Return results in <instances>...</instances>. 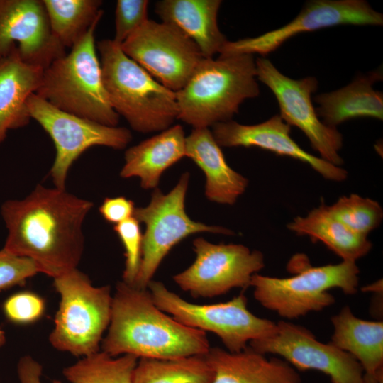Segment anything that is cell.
I'll list each match as a JSON object with an SVG mask.
<instances>
[{
    "mask_svg": "<svg viewBox=\"0 0 383 383\" xmlns=\"http://www.w3.org/2000/svg\"><path fill=\"white\" fill-rule=\"evenodd\" d=\"M333 333L331 343L349 353L364 372L382 382L383 323L362 320L344 306L331 318Z\"/></svg>",
    "mask_w": 383,
    "mask_h": 383,
    "instance_id": "cell-24",
    "label": "cell"
},
{
    "mask_svg": "<svg viewBox=\"0 0 383 383\" xmlns=\"http://www.w3.org/2000/svg\"><path fill=\"white\" fill-rule=\"evenodd\" d=\"M51 32L66 49L72 48L100 21L101 0H43Z\"/></svg>",
    "mask_w": 383,
    "mask_h": 383,
    "instance_id": "cell-26",
    "label": "cell"
},
{
    "mask_svg": "<svg viewBox=\"0 0 383 383\" xmlns=\"http://www.w3.org/2000/svg\"><path fill=\"white\" fill-rule=\"evenodd\" d=\"M121 48L157 82L174 92L184 87L204 58L194 42L177 28L150 19Z\"/></svg>",
    "mask_w": 383,
    "mask_h": 383,
    "instance_id": "cell-12",
    "label": "cell"
},
{
    "mask_svg": "<svg viewBox=\"0 0 383 383\" xmlns=\"http://www.w3.org/2000/svg\"><path fill=\"white\" fill-rule=\"evenodd\" d=\"M103 83L118 116L141 133L161 132L178 118L176 92L127 56L112 39L97 42Z\"/></svg>",
    "mask_w": 383,
    "mask_h": 383,
    "instance_id": "cell-4",
    "label": "cell"
},
{
    "mask_svg": "<svg viewBox=\"0 0 383 383\" xmlns=\"http://www.w3.org/2000/svg\"><path fill=\"white\" fill-rule=\"evenodd\" d=\"M221 0H161L155 11L162 22L170 24L191 39L204 58H213L228 41L218 25Z\"/></svg>",
    "mask_w": 383,
    "mask_h": 383,
    "instance_id": "cell-20",
    "label": "cell"
},
{
    "mask_svg": "<svg viewBox=\"0 0 383 383\" xmlns=\"http://www.w3.org/2000/svg\"><path fill=\"white\" fill-rule=\"evenodd\" d=\"M211 133L220 147H257L308 164L328 180L342 182L348 177L343 168L301 148L290 136L291 126L279 115L254 125L232 120L218 123L212 126Z\"/></svg>",
    "mask_w": 383,
    "mask_h": 383,
    "instance_id": "cell-17",
    "label": "cell"
},
{
    "mask_svg": "<svg viewBox=\"0 0 383 383\" xmlns=\"http://www.w3.org/2000/svg\"><path fill=\"white\" fill-rule=\"evenodd\" d=\"M148 0H118L115 9V35L112 39L121 45L148 18Z\"/></svg>",
    "mask_w": 383,
    "mask_h": 383,
    "instance_id": "cell-31",
    "label": "cell"
},
{
    "mask_svg": "<svg viewBox=\"0 0 383 383\" xmlns=\"http://www.w3.org/2000/svg\"><path fill=\"white\" fill-rule=\"evenodd\" d=\"M328 208L349 229L365 237L379 226L383 218L377 201L355 194L340 197Z\"/></svg>",
    "mask_w": 383,
    "mask_h": 383,
    "instance_id": "cell-29",
    "label": "cell"
},
{
    "mask_svg": "<svg viewBox=\"0 0 383 383\" xmlns=\"http://www.w3.org/2000/svg\"><path fill=\"white\" fill-rule=\"evenodd\" d=\"M99 21L90 27L69 53L44 70L35 94L62 111L117 126L120 116L107 96L95 42Z\"/></svg>",
    "mask_w": 383,
    "mask_h": 383,
    "instance_id": "cell-5",
    "label": "cell"
},
{
    "mask_svg": "<svg viewBox=\"0 0 383 383\" xmlns=\"http://www.w3.org/2000/svg\"><path fill=\"white\" fill-rule=\"evenodd\" d=\"M44 300L31 292H20L9 296L4 303L6 317L17 324H29L39 320L45 312Z\"/></svg>",
    "mask_w": 383,
    "mask_h": 383,
    "instance_id": "cell-32",
    "label": "cell"
},
{
    "mask_svg": "<svg viewBox=\"0 0 383 383\" xmlns=\"http://www.w3.org/2000/svg\"><path fill=\"white\" fill-rule=\"evenodd\" d=\"M42 365L32 357L26 355L20 358L17 365V373L21 383H42ZM52 383H62L54 380Z\"/></svg>",
    "mask_w": 383,
    "mask_h": 383,
    "instance_id": "cell-35",
    "label": "cell"
},
{
    "mask_svg": "<svg viewBox=\"0 0 383 383\" xmlns=\"http://www.w3.org/2000/svg\"><path fill=\"white\" fill-rule=\"evenodd\" d=\"M182 126H172L126 150L120 172L123 178L138 177L145 189L157 188L162 173L185 157Z\"/></svg>",
    "mask_w": 383,
    "mask_h": 383,
    "instance_id": "cell-22",
    "label": "cell"
},
{
    "mask_svg": "<svg viewBox=\"0 0 383 383\" xmlns=\"http://www.w3.org/2000/svg\"><path fill=\"white\" fill-rule=\"evenodd\" d=\"M383 15L363 0H313L289 23L259 36L227 41L219 55L259 54L276 50L292 37L340 25L382 26Z\"/></svg>",
    "mask_w": 383,
    "mask_h": 383,
    "instance_id": "cell-14",
    "label": "cell"
},
{
    "mask_svg": "<svg viewBox=\"0 0 383 383\" xmlns=\"http://www.w3.org/2000/svg\"><path fill=\"white\" fill-rule=\"evenodd\" d=\"M213 372L204 355L140 358L132 383H211Z\"/></svg>",
    "mask_w": 383,
    "mask_h": 383,
    "instance_id": "cell-27",
    "label": "cell"
},
{
    "mask_svg": "<svg viewBox=\"0 0 383 383\" xmlns=\"http://www.w3.org/2000/svg\"><path fill=\"white\" fill-rule=\"evenodd\" d=\"M259 94L254 55L203 58L176 92L177 119L193 128L212 127L232 120L243 102Z\"/></svg>",
    "mask_w": 383,
    "mask_h": 383,
    "instance_id": "cell-3",
    "label": "cell"
},
{
    "mask_svg": "<svg viewBox=\"0 0 383 383\" xmlns=\"http://www.w3.org/2000/svg\"><path fill=\"white\" fill-rule=\"evenodd\" d=\"M6 342V335L4 331L0 329V348L4 345Z\"/></svg>",
    "mask_w": 383,
    "mask_h": 383,
    "instance_id": "cell-37",
    "label": "cell"
},
{
    "mask_svg": "<svg viewBox=\"0 0 383 383\" xmlns=\"http://www.w3.org/2000/svg\"><path fill=\"white\" fill-rule=\"evenodd\" d=\"M257 80L266 85L277 99L280 117L290 126L299 128L321 159L340 167L343 160L339 154L343 135L335 128L320 120L312 104L311 95L318 89L314 77L294 79L283 74L265 57L255 60Z\"/></svg>",
    "mask_w": 383,
    "mask_h": 383,
    "instance_id": "cell-13",
    "label": "cell"
},
{
    "mask_svg": "<svg viewBox=\"0 0 383 383\" xmlns=\"http://www.w3.org/2000/svg\"><path fill=\"white\" fill-rule=\"evenodd\" d=\"M53 279L60 301L49 335L50 344L77 357L100 351L111 319L110 287H94L77 268Z\"/></svg>",
    "mask_w": 383,
    "mask_h": 383,
    "instance_id": "cell-6",
    "label": "cell"
},
{
    "mask_svg": "<svg viewBox=\"0 0 383 383\" xmlns=\"http://www.w3.org/2000/svg\"><path fill=\"white\" fill-rule=\"evenodd\" d=\"M93 206L65 188L38 184L25 198L1 204L7 230L2 249L30 259L39 272L59 277L77 268L84 247L83 226Z\"/></svg>",
    "mask_w": 383,
    "mask_h": 383,
    "instance_id": "cell-1",
    "label": "cell"
},
{
    "mask_svg": "<svg viewBox=\"0 0 383 383\" xmlns=\"http://www.w3.org/2000/svg\"><path fill=\"white\" fill-rule=\"evenodd\" d=\"M43 71L23 61L18 48L0 60V144L9 131L30 122L28 99L40 87Z\"/></svg>",
    "mask_w": 383,
    "mask_h": 383,
    "instance_id": "cell-21",
    "label": "cell"
},
{
    "mask_svg": "<svg viewBox=\"0 0 383 383\" xmlns=\"http://www.w3.org/2000/svg\"><path fill=\"white\" fill-rule=\"evenodd\" d=\"M185 157L205 174V195L211 201L233 205L245 192L248 179L228 165L209 128H193L186 136Z\"/></svg>",
    "mask_w": 383,
    "mask_h": 383,
    "instance_id": "cell-19",
    "label": "cell"
},
{
    "mask_svg": "<svg viewBox=\"0 0 383 383\" xmlns=\"http://www.w3.org/2000/svg\"><path fill=\"white\" fill-rule=\"evenodd\" d=\"M101 350L111 357L169 359L205 355L206 333L188 327L160 309L148 289L121 281L112 295L111 319Z\"/></svg>",
    "mask_w": 383,
    "mask_h": 383,
    "instance_id": "cell-2",
    "label": "cell"
},
{
    "mask_svg": "<svg viewBox=\"0 0 383 383\" xmlns=\"http://www.w3.org/2000/svg\"><path fill=\"white\" fill-rule=\"evenodd\" d=\"M27 106L31 119L41 126L55 145L56 155L50 175L56 187L65 188L70 169L87 149L105 146L122 150L132 139L125 127L104 125L62 111L35 93L28 98Z\"/></svg>",
    "mask_w": 383,
    "mask_h": 383,
    "instance_id": "cell-10",
    "label": "cell"
},
{
    "mask_svg": "<svg viewBox=\"0 0 383 383\" xmlns=\"http://www.w3.org/2000/svg\"><path fill=\"white\" fill-rule=\"evenodd\" d=\"M148 289L160 309L184 326L214 333L231 353L243 350L250 342L270 335L276 328V323L248 310L243 293L226 302L198 304L184 299L160 282L151 280Z\"/></svg>",
    "mask_w": 383,
    "mask_h": 383,
    "instance_id": "cell-8",
    "label": "cell"
},
{
    "mask_svg": "<svg viewBox=\"0 0 383 383\" xmlns=\"http://www.w3.org/2000/svg\"><path fill=\"white\" fill-rule=\"evenodd\" d=\"M363 383H382L376 377L367 373L364 374Z\"/></svg>",
    "mask_w": 383,
    "mask_h": 383,
    "instance_id": "cell-36",
    "label": "cell"
},
{
    "mask_svg": "<svg viewBox=\"0 0 383 383\" xmlns=\"http://www.w3.org/2000/svg\"><path fill=\"white\" fill-rule=\"evenodd\" d=\"M248 346L264 355L280 356L296 370L323 372L331 383H363L364 370L352 355L289 322L276 323L270 335L252 341Z\"/></svg>",
    "mask_w": 383,
    "mask_h": 383,
    "instance_id": "cell-15",
    "label": "cell"
},
{
    "mask_svg": "<svg viewBox=\"0 0 383 383\" xmlns=\"http://www.w3.org/2000/svg\"><path fill=\"white\" fill-rule=\"evenodd\" d=\"M380 71L371 72L357 77L347 86L327 93L316 95L314 101L318 117L331 127L352 118H383V94L373 85L380 79Z\"/></svg>",
    "mask_w": 383,
    "mask_h": 383,
    "instance_id": "cell-23",
    "label": "cell"
},
{
    "mask_svg": "<svg viewBox=\"0 0 383 383\" xmlns=\"http://www.w3.org/2000/svg\"><path fill=\"white\" fill-rule=\"evenodd\" d=\"M194 262L173 277L194 297L213 298L234 288L250 287L252 276L265 266L263 254L241 244H213L203 238L193 240Z\"/></svg>",
    "mask_w": 383,
    "mask_h": 383,
    "instance_id": "cell-11",
    "label": "cell"
},
{
    "mask_svg": "<svg viewBox=\"0 0 383 383\" xmlns=\"http://www.w3.org/2000/svg\"><path fill=\"white\" fill-rule=\"evenodd\" d=\"M204 357L213 372L211 383H301L287 362L267 358L249 346L237 353L211 347Z\"/></svg>",
    "mask_w": 383,
    "mask_h": 383,
    "instance_id": "cell-18",
    "label": "cell"
},
{
    "mask_svg": "<svg viewBox=\"0 0 383 383\" xmlns=\"http://www.w3.org/2000/svg\"><path fill=\"white\" fill-rule=\"evenodd\" d=\"M287 228L299 235H306L323 243L343 261L355 262L367 255L372 244L340 221L324 203L306 216H296Z\"/></svg>",
    "mask_w": 383,
    "mask_h": 383,
    "instance_id": "cell-25",
    "label": "cell"
},
{
    "mask_svg": "<svg viewBox=\"0 0 383 383\" xmlns=\"http://www.w3.org/2000/svg\"><path fill=\"white\" fill-rule=\"evenodd\" d=\"M38 273V269L30 259L0 250V292L22 285Z\"/></svg>",
    "mask_w": 383,
    "mask_h": 383,
    "instance_id": "cell-33",
    "label": "cell"
},
{
    "mask_svg": "<svg viewBox=\"0 0 383 383\" xmlns=\"http://www.w3.org/2000/svg\"><path fill=\"white\" fill-rule=\"evenodd\" d=\"M189 174L184 173L175 187L167 194L155 188L150 203L135 207L133 217L145 224L143 234L142 258L138 273L132 284L139 289L148 285L162 261L182 240L198 233L232 235V231L218 226L192 220L185 211L184 201Z\"/></svg>",
    "mask_w": 383,
    "mask_h": 383,
    "instance_id": "cell-9",
    "label": "cell"
},
{
    "mask_svg": "<svg viewBox=\"0 0 383 383\" xmlns=\"http://www.w3.org/2000/svg\"><path fill=\"white\" fill-rule=\"evenodd\" d=\"M134 202L124 196L105 198L99 211L101 216L109 223L118 224L133 217Z\"/></svg>",
    "mask_w": 383,
    "mask_h": 383,
    "instance_id": "cell-34",
    "label": "cell"
},
{
    "mask_svg": "<svg viewBox=\"0 0 383 383\" xmlns=\"http://www.w3.org/2000/svg\"><path fill=\"white\" fill-rule=\"evenodd\" d=\"M138 360L132 355L111 357L100 350L64 368L62 373L70 383H132Z\"/></svg>",
    "mask_w": 383,
    "mask_h": 383,
    "instance_id": "cell-28",
    "label": "cell"
},
{
    "mask_svg": "<svg viewBox=\"0 0 383 383\" xmlns=\"http://www.w3.org/2000/svg\"><path fill=\"white\" fill-rule=\"evenodd\" d=\"M125 250V268L123 282L132 285L138 273L143 247V234L140 223L134 218H130L113 227Z\"/></svg>",
    "mask_w": 383,
    "mask_h": 383,
    "instance_id": "cell-30",
    "label": "cell"
},
{
    "mask_svg": "<svg viewBox=\"0 0 383 383\" xmlns=\"http://www.w3.org/2000/svg\"><path fill=\"white\" fill-rule=\"evenodd\" d=\"M15 48L23 61L44 70L67 53L51 32L43 0H0V60Z\"/></svg>",
    "mask_w": 383,
    "mask_h": 383,
    "instance_id": "cell-16",
    "label": "cell"
},
{
    "mask_svg": "<svg viewBox=\"0 0 383 383\" xmlns=\"http://www.w3.org/2000/svg\"><path fill=\"white\" fill-rule=\"evenodd\" d=\"M360 270L355 262L309 267L290 277L255 274L250 287L255 299L265 309L294 319L320 311L335 302L328 291L339 288L345 294L357 292Z\"/></svg>",
    "mask_w": 383,
    "mask_h": 383,
    "instance_id": "cell-7",
    "label": "cell"
}]
</instances>
